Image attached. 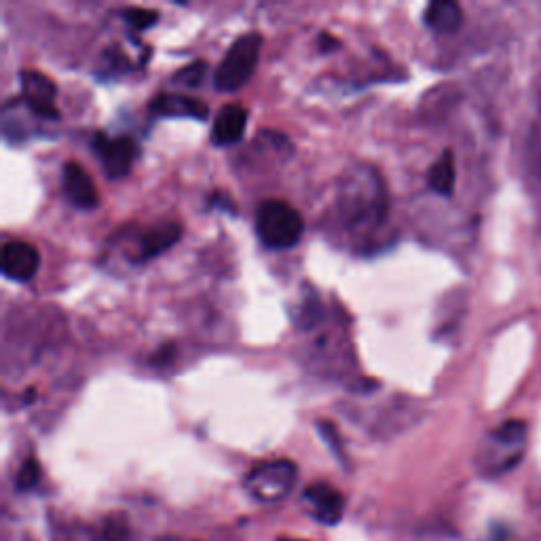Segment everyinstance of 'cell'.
<instances>
[{
    "instance_id": "1",
    "label": "cell",
    "mask_w": 541,
    "mask_h": 541,
    "mask_svg": "<svg viewBox=\"0 0 541 541\" xmlns=\"http://www.w3.org/2000/svg\"><path fill=\"white\" fill-rule=\"evenodd\" d=\"M341 212L351 227L372 225L385 216V191L372 170H358L349 174V182L341 189Z\"/></svg>"
},
{
    "instance_id": "2",
    "label": "cell",
    "mask_w": 541,
    "mask_h": 541,
    "mask_svg": "<svg viewBox=\"0 0 541 541\" xmlns=\"http://www.w3.org/2000/svg\"><path fill=\"white\" fill-rule=\"evenodd\" d=\"M305 231L303 216L282 199H269L256 210V233L271 250H290Z\"/></svg>"
},
{
    "instance_id": "3",
    "label": "cell",
    "mask_w": 541,
    "mask_h": 541,
    "mask_svg": "<svg viewBox=\"0 0 541 541\" xmlns=\"http://www.w3.org/2000/svg\"><path fill=\"white\" fill-rule=\"evenodd\" d=\"M260 51H263V36L258 32H248L237 39L222 58L214 74V85L218 91H237L244 87L258 66Z\"/></svg>"
},
{
    "instance_id": "4",
    "label": "cell",
    "mask_w": 541,
    "mask_h": 541,
    "mask_svg": "<svg viewBox=\"0 0 541 541\" xmlns=\"http://www.w3.org/2000/svg\"><path fill=\"white\" fill-rule=\"evenodd\" d=\"M296 465L288 459L260 463L246 478V491L256 499L273 503L284 499L296 482Z\"/></svg>"
},
{
    "instance_id": "5",
    "label": "cell",
    "mask_w": 541,
    "mask_h": 541,
    "mask_svg": "<svg viewBox=\"0 0 541 541\" xmlns=\"http://www.w3.org/2000/svg\"><path fill=\"white\" fill-rule=\"evenodd\" d=\"M22 98L28 104L34 115L43 119H58L60 113L55 108V96H58V87L39 70H22Z\"/></svg>"
},
{
    "instance_id": "6",
    "label": "cell",
    "mask_w": 541,
    "mask_h": 541,
    "mask_svg": "<svg viewBox=\"0 0 541 541\" xmlns=\"http://www.w3.org/2000/svg\"><path fill=\"white\" fill-rule=\"evenodd\" d=\"M98 157L104 165V172L110 178H123L132 172V165L136 161V142L127 136L121 138H108L106 134H98L93 140Z\"/></svg>"
},
{
    "instance_id": "7",
    "label": "cell",
    "mask_w": 541,
    "mask_h": 541,
    "mask_svg": "<svg viewBox=\"0 0 541 541\" xmlns=\"http://www.w3.org/2000/svg\"><path fill=\"white\" fill-rule=\"evenodd\" d=\"M303 503L309 516L322 525H337L343 518L345 499L343 495L330 487L328 482H313L303 493Z\"/></svg>"
},
{
    "instance_id": "8",
    "label": "cell",
    "mask_w": 541,
    "mask_h": 541,
    "mask_svg": "<svg viewBox=\"0 0 541 541\" xmlns=\"http://www.w3.org/2000/svg\"><path fill=\"white\" fill-rule=\"evenodd\" d=\"M0 267L13 282H30L41 267V254L28 241H9L0 254Z\"/></svg>"
},
{
    "instance_id": "9",
    "label": "cell",
    "mask_w": 541,
    "mask_h": 541,
    "mask_svg": "<svg viewBox=\"0 0 541 541\" xmlns=\"http://www.w3.org/2000/svg\"><path fill=\"white\" fill-rule=\"evenodd\" d=\"M62 186L66 197L79 210H96L100 205V195L91 176L83 170L77 161L64 163L62 170Z\"/></svg>"
},
{
    "instance_id": "10",
    "label": "cell",
    "mask_w": 541,
    "mask_h": 541,
    "mask_svg": "<svg viewBox=\"0 0 541 541\" xmlns=\"http://www.w3.org/2000/svg\"><path fill=\"white\" fill-rule=\"evenodd\" d=\"M248 108L241 104H227L220 110L212 125V142L216 146L237 144L246 134Z\"/></svg>"
},
{
    "instance_id": "11",
    "label": "cell",
    "mask_w": 541,
    "mask_h": 541,
    "mask_svg": "<svg viewBox=\"0 0 541 541\" xmlns=\"http://www.w3.org/2000/svg\"><path fill=\"white\" fill-rule=\"evenodd\" d=\"M151 110L159 117H191V119H205L208 117V106L201 100L182 96V93H161L153 102Z\"/></svg>"
},
{
    "instance_id": "12",
    "label": "cell",
    "mask_w": 541,
    "mask_h": 541,
    "mask_svg": "<svg viewBox=\"0 0 541 541\" xmlns=\"http://www.w3.org/2000/svg\"><path fill=\"white\" fill-rule=\"evenodd\" d=\"M180 237H182V227L178 225V222H161V225L148 229L140 237L138 260L140 263H146V260L157 258L165 250H170Z\"/></svg>"
},
{
    "instance_id": "13",
    "label": "cell",
    "mask_w": 541,
    "mask_h": 541,
    "mask_svg": "<svg viewBox=\"0 0 541 541\" xmlns=\"http://www.w3.org/2000/svg\"><path fill=\"white\" fill-rule=\"evenodd\" d=\"M423 20L429 30L438 34H455L463 26V11L451 0H436V3L427 5Z\"/></svg>"
},
{
    "instance_id": "14",
    "label": "cell",
    "mask_w": 541,
    "mask_h": 541,
    "mask_svg": "<svg viewBox=\"0 0 541 541\" xmlns=\"http://www.w3.org/2000/svg\"><path fill=\"white\" fill-rule=\"evenodd\" d=\"M455 180H457L455 157H453V151L446 148V151L438 157V161L429 167V174H427L429 189L438 195L449 197L455 191Z\"/></svg>"
},
{
    "instance_id": "15",
    "label": "cell",
    "mask_w": 541,
    "mask_h": 541,
    "mask_svg": "<svg viewBox=\"0 0 541 541\" xmlns=\"http://www.w3.org/2000/svg\"><path fill=\"white\" fill-rule=\"evenodd\" d=\"M527 436V425L525 421H506L499 429H495L493 432V440L499 442V444H506V446H516L520 444L522 440H525Z\"/></svg>"
},
{
    "instance_id": "16",
    "label": "cell",
    "mask_w": 541,
    "mask_h": 541,
    "mask_svg": "<svg viewBox=\"0 0 541 541\" xmlns=\"http://www.w3.org/2000/svg\"><path fill=\"white\" fill-rule=\"evenodd\" d=\"M39 480H41V465L34 457H30L22 463L20 472H17L15 487L20 491H30L36 487V484H39Z\"/></svg>"
},
{
    "instance_id": "17",
    "label": "cell",
    "mask_w": 541,
    "mask_h": 541,
    "mask_svg": "<svg viewBox=\"0 0 541 541\" xmlns=\"http://www.w3.org/2000/svg\"><path fill=\"white\" fill-rule=\"evenodd\" d=\"M121 15H123V20L136 30L151 28L153 24H157V17H159L157 11L142 9V7H127V9H123Z\"/></svg>"
},
{
    "instance_id": "18",
    "label": "cell",
    "mask_w": 541,
    "mask_h": 541,
    "mask_svg": "<svg viewBox=\"0 0 541 541\" xmlns=\"http://www.w3.org/2000/svg\"><path fill=\"white\" fill-rule=\"evenodd\" d=\"M205 68H208V64L205 62H195V64H189L186 68H182L176 77H174V83L178 85H186V87H197L203 77H205Z\"/></svg>"
},
{
    "instance_id": "19",
    "label": "cell",
    "mask_w": 541,
    "mask_h": 541,
    "mask_svg": "<svg viewBox=\"0 0 541 541\" xmlns=\"http://www.w3.org/2000/svg\"><path fill=\"white\" fill-rule=\"evenodd\" d=\"M129 531L123 525V520H115L104 525V541H127Z\"/></svg>"
},
{
    "instance_id": "20",
    "label": "cell",
    "mask_w": 541,
    "mask_h": 541,
    "mask_svg": "<svg viewBox=\"0 0 541 541\" xmlns=\"http://www.w3.org/2000/svg\"><path fill=\"white\" fill-rule=\"evenodd\" d=\"M172 351V347L170 345H167L165 349H163V353H170ZM163 360H167V356H159V358H155V362H163Z\"/></svg>"
},
{
    "instance_id": "21",
    "label": "cell",
    "mask_w": 541,
    "mask_h": 541,
    "mask_svg": "<svg viewBox=\"0 0 541 541\" xmlns=\"http://www.w3.org/2000/svg\"><path fill=\"white\" fill-rule=\"evenodd\" d=\"M277 541H305V539H292V537H282V539H277Z\"/></svg>"
},
{
    "instance_id": "22",
    "label": "cell",
    "mask_w": 541,
    "mask_h": 541,
    "mask_svg": "<svg viewBox=\"0 0 541 541\" xmlns=\"http://www.w3.org/2000/svg\"><path fill=\"white\" fill-rule=\"evenodd\" d=\"M163 541H174V539H163Z\"/></svg>"
}]
</instances>
